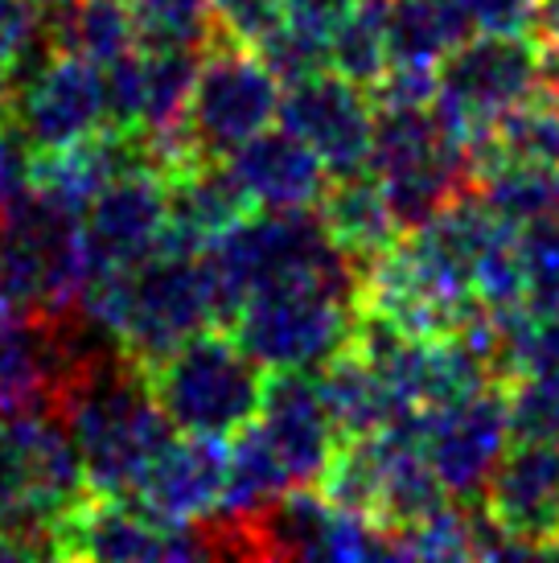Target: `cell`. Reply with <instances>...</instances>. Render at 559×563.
Returning a JSON list of instances; mask_svg holds the SVG:
<instances>
[{"label":"cell","mask_w":559,"mask_h":563,"mask_svg":"<svg viewBox=\"0 0 559 563\" xmlns=\"http://www.w3.org/2000/svg\"><path fill=\"white\" fill-rule=\"evenodd\" d=\"M132 366H153L169 350L218 325L202 251L161 247L132 272L95 276L75 309Z\"/></svg>","instance_id":"1"},{"label":"cell","mask_w":559,"mask_h":563,"mask_svg":"<svg viewBox=\"0 0 559 563\" xmlns=\"http://www.w3.org/2000/svg\"><path fill=\"white\" fill-rule=\"evenodd\" d=\"M58 420L75 440L87 489L103 498H128L173 437L140 366L120 354L91 362L66 387Z\"/></svg>","instance_id":"2"},{"label":"cell","mask_w":559,"mask_h":563,"mask_svg":"<svg viewBox=\"0 0 559 563\" xmlns=\"http://www.w3.org/2000/svg\"><path fill=\"white\" fill-rule=\"evenodd\" d=\"M215 288L218 329H227L243 300L260 288L309 276H358L342 251L329 243L317 206L305 210H248L227 235L202 251Z\"/></svg>","instance_id":"3"},{"label":"cell","mask_w":559,"mask_h":563,"mask_svg":"<svg viewBox=\"0 0 559 563\" xmlns=\"http://www.w3.org/2000/svg\"><path fill=\"white\" fill-rule=\"evenodd\" d=\"M358 321V276H309L260 288L227 325L264 371H317L350 345Z\"/></svg>","instance_id":"4"},{"label":"cell","mask_w":559,"mask_h":563,"mask_svg":"<svg viewBox=\"0 0 559 563\" xmlns=\"http://www.w3.org/2000/svg\"><path fill=\"white\" fill-rule=\"evenodd\" d=\"M173 432L231 440L255 420L264 399V366L243 354L227 329H202L140 371Z\"/></svg>","instance_id":"5"},{"label":"cell","mask_w":559,"mask_h":563,"mask_svg":"<svg viewBox=\"0 0 559 563\" xmlns=\"http://www.w3.org/2000/svg\"><path fill=\"white\" fill-rule=\"evenodd\" d=\"M539 91V37L535 33H469L436 66L432 115L461 153L482 144L502 111Z\"/></svg>","instance_id":"6"},{"label":"cell","mask_w":559,"mask_h":563,"mask_svg":"<svg viewBox=\"0 0 559 563\" xmlns=\"http://www.w3.org/2000/svg\"><path fill=\"white\" fill-rule=\"evenodd\" d=\"M280 111V79L248 46L210 37L198 58L186 108V144L194 157L222 161L264 132Z\"/></svg>","instance_id":"7"},{"label":"cell","mask_w":559,"mask_h":563,"mask_svg":"<svg viewBox=\"0 0 559 563\" xmlns=\"http://www.w3.org/2000/svg\"><path fill=\"white\" fill-rule=\"evenodd\" d=\"M54 560H215V527H189L153 515L144 501L91 494L75 501L50 531Z\"/></svg>","instance_id":"8"},{"label":"cell","mask_w":559,"mask_h":563,"mask_svg":"<svg viewBox=\"0 0 559 563\" xmlns=\"http://www.w3.org/2000/svg\"><path fill=\"white\" fill-rule=\"evenodd\" d=\"M511 440L506 383H485L465 399L419 411V449L428 456L436 482L445 485V494L465 506L482 498L497 456L506 453Z\"/></svg>","instance_id":"9"},{"label":"cell","mask_w":559,"mask_h":563,"mask_svg":"<svg viewBox=\"0 0 559 563\" xmlns=\"http://www.w3.org/2000/svg\"><path fill=\"white\" fill-rule=\"evenodd\" d=\"M99 128H108L103 66L75 49H50L17 87V141L25 144V153H54Z\"/></svg>","instance_id":"10"},{"label":"cell","mask_w":559,"mask_h":563,"mask_svg":"<svg viewBox=\"0 0 559 563\" xmlns=\"http://www.w3.org/2000/svg\"><path fill=\"white\" fill-rule=\"evenodd\" d=\"M276 120L309 144L329 177L362 173L371 165L374 103L366 87L342 79L338 70H317L309 79L280 87Z\"/></svg>","instance_id":"11"},{"label":"cell","mask_w":559,"mask_h":563,"mask_svg":"<svg viewBox=\"0 0 559 563\" xmlns=\"http://www.w3.org/2000/svg\"><path fill=\"white\" fill-rule=\"evenodd\" d=\"M165 177L156 169H132L111 177L83 206V251L95 276L132 272L165 247ZM87 280V284H91Z\"/></svg>","instance_id":"12"},{"label":"cell","mask_w":559,"mask_h":563,"mask_svg":"<svg viewBox=\"0 0 559 563\" xmlns=\"http://www.w3.org/2000/svg\"><path fill=\"white\" fill-rule=\"evenodd\" d=\"M482 515L535 555H559V444L514 437L482 489Z\"/></svg>","instance_id":"13"},{"label":"cell","mask_w":559,"mask_h":563,"mask_svg":"<svg viewBox=\"0 0 559 563\" xmlns=\"http://www.w3.org/2000/svg\"><path fill=\"white\" fill-rule=\"evenodd\" d=\"M251 423L260 428L293 485H317L338 449V428L321 404L313 371H264V399Z\"/></svg>","instance_id":"14"},{"label":"cell","mask_w":559,"mask_h":563,"mask_svg":"<svg viewBox=\"0 0 559 563\" xmlns=\"http://www.w3.org/2000/svg\"><path fill=\"white\" fill-rule=\"evenodd\" d=\"M227 494V440L173 432L144 470L132 498L153 515L189 527H215Z\"/></svg>","instance_id":"15"},{"label":"cell","mask_w":559,"mask_h":563,"mask_svg":"<svg viewBox=\"0 0 559 563\" xmlns=\"http://www.w3.org/2000/svg\"><path fill=\"white\" fill-rule=\"evenodd\" d=\"M222 161L255 210H305L317 206L329 186L326 165L288 128L267 124Z\"/></svg>","instance_id":"16"},{"label":"cell","mask_w":559,"mask_h":563,"mask_svg":"<svg viewBox=\"0 0 559 563\" xmlns=\"http://www.w3.org/2000/svg\"><path fill=\"white\" fill-rule=\"evenodd\" d=\"M165 177V206H169V222H165V247L177 251H206L210 243L231 231L255 206L248 194L239 189L234 173L227 161L210 157H186Z\"/></svg>","instance_id":"17"},{"label":"cell","mask_w":559,"mask_h":563,"mask_svg":"<svg viewBox=\"0 0 559 563\" xmlns=\"http://www.w3.org/2000/svg\"><path fill=\"white\" fill-rule=\"evenodd\" d=\"M317 219L326 227L329 243L342 251L350 264H358V272L371 264L374 255L395 247L404 235V227L371 169L329 177L326 194L317 198Z\"/></svg>","instance_id":"18"},{"label":"cell","mask_w":559,"mask_h":563,"mask_svg":"<svg viewBox=\"0 0 559 563\" xmlns=\"http://www.w3.org/2000/svg\"><path fill=\"white\" fill-rule=\"evenodd\" d=\"M313 375H317V391H321L329 420L338 428V440L371 437L379 428H387L395 416H404L399 399L391 395L383 375L374 371V362L354 342L338 350L329 362H321Z\"/></svg>","instance_id":"19"},{"label":"cell","mask_w":559,"mask_h":563,"mask_svg":"<svg viewBox=\"0 0 559 563\" xmlns=\"http://www.w3.org/2000/svg\"><path fill=\"white\" fill-rule=\"evenodd\" d=\"M465 37L452 0H387V66L436 70Z\"/></svg>","instance_id":"20"},{"label":"cell","mask_w":559,"mask_h":563,"mask_svg":"<svg viewBox=\"0 0 559 563\" xmlns=\"http://www.w3.org/2000/svg\"><path fill=\"white\" fill-rule=\"evenodd\" d=\"M46 16V42L50 49H75L91 63L108 66L136 49V21L128 0H75L63 13Z\"/></svg>","instance_id":"21"},{"label":"cell","mask_w":559,"mask_h":563,"mask_svg":"<svg viewBox=\"0 0 559 563\" xmlns=\"http://www.w3.org/2000/svg\"><path fill=\"white\" fill-rule=\"evenodd\" d=\"M478 194L502 222L511 227H535L544 219H559V169L539 165H502L478 181Z\"/></svg>","instance_id":"22"},{"label":"cell","mask_w":559,"mask_h":563,"mask_svg":"<svg viewBox=\"0 0 559 563\" xmlns=\"http://www.w3.org/2000/svg\"><path fill=\"white\" fill-rule=\"evenodd\" d=\"M329 70L358 87H374L387 70V0H354L329 42Z\"/></svg>","instance_id":"23"},{"label":"cell","mask_w":559,"mask_h":563,"mask_svg":"<svg viewBox=\"0 0 559 563\" xmlns=\"http://www.w3.org/2000/svg\"><path fill=\"white\" fill-rule=\"evenodd\" d=\"M144 49H202L215 37L210 0H128Z\"/></svg>","instance_id":"24"},{"label":"cell","mask_w":559,"mask_h":563,"mask_svg":"<svg viewBox=\"0 0 559 563\" xmlns=\"http://www.w3.org/2000/svg\"><path fill=\"white\" fill-rule=\"evenodd\" d=\"M539 371H559V305L539 313L502 317V354H497V378L511 383Z\"/></svg>","instance_id":"25"},{"label":"cell","mask_w":559,"mask_h":563,"mask_svg":"<svg viewBox=\"0 0 559 563\" xmlns=\"http://www.w3.org/2000/svg\"><path fill=\"white\" fill-rule=\"evenodd\" d=\"M50 54L46 16L33 0H0V79H21Z\"/></svg>","instance_id":"26"},{"label":"cell","mask_w":559,"mask_h":563,"mask_svg":"<svg viewBox=\"0 0 559 563\" xmlns=\"http://www.w3.org/2000/svg\"><path fill=\"white\" fill-rule=\"evenodd\" d=\"M523 251V297L527 313L559 305V219H544L518 231Z\"/></svg>","instance_id":"27"},{"label":"cell","mask_w":559,"mask_h":563,"mask_svg":"<svg viewBox=\"0 0 559 563\" xmlns=\"http://www.w3.org/2000/svg\"><path fill=\"white\" fill-rule=\"evenodd\" d=\"M514 437L556 440L559 444V371H539L506 383Z\"/></svg>","instance_id":"28"},{"label":"cell","mask_w":559,"mask_h":563,"mask_svg":"<svg viewBox=\"0 0 559 563\" xmlns=\"http://www.w3.org/2000/svg\"><path fill=\"white\" fill-rule=\"evenodd\" d=\"M210 21H215V37L260 49L284 25V9L280 0H210Z\"/></svg>","instance_id":"29"},{"label":"cell","mask_w":559,"mask_h":563,"mask_svg":"<svg viewBox=\"0 0 559 563\" xmlns=\"http://www.w3.org/2000/svg\"><path fill=\"white\" fill-rule=\"evenodd\" d=\"M469 33H535L539 0H452Z\"/></svg>","instance_id":"30"},{"label":"cell","mask_w":559,"mask_h":563,"mask_svg":"<svg viewBox=\"0 0 559 563\" xmlns=\"http://www.w3.org/2000/svg\"><path fill=\"white\" fill-rule=\"evenodd\" d=\"M280 9H284V25H293L296 33H305L329 49L338 25L354 9V0H280Z\"/></svg>","instance_id":"31"},{"label":"cell","mask_w":559,"mask_h":563,"mask_svg":"<svg viewBox=\"0 0 559 563\" xmlns=\"http://www.w3.org/2000/svg\"><path fill=\"white\" fill-rule=\"evenodd\" d=\"M9 560H33V551L21 543V539H13V534L0 527V563H9Z\"/></svg>","instance_id":"32"},{"label":"cell","mask_w":559,"mask_h":563,"mask_svg":"<svg viewBox=\"0 0 559 563\" xmlns=\"http://www.w3.org/2000/svg\"><path fill=\"white\" fill-rule=\"evenodd\" d=\"M539 30L535 33H544V30H559V0H539Z\"/></svg>","instance_id":"33"},{"label":"cell","mask_w":559,"mask_h":563,"mask_svg":"<svg viewBox=\"0 0 559 563\" xmlns=\"http://www.w3.org/2000/svg\"><path fill=\"white\" fill-rule=\"evenodd\" d=\"M33 4H37L42 13H63V9H70L75 0H33Z\"/></svg>","instance_id":"34"}]
</instances>
